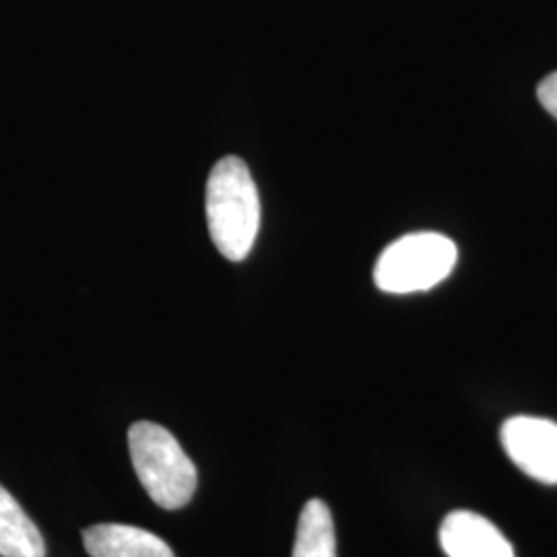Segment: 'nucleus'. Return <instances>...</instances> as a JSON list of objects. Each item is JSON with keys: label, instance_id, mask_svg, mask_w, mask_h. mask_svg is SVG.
<instances>
[{"label": "nucleus", "instance_id": "nucleus-1", "mask_svg": "<svg viewBox=\"0 0 557 557\" xmlns=\"http://www.w3.org/2000/svg\"><path fill=\"white\" fill-rule=\"evenodd\" d=\"M205 213L209 234L223 259H246L259 238L260 197L246 161L221 158L207 180Z\"/></svg>", "mask_w": 557, "mask_h": 557}, {"label": "nucleus", "instance_id": "nucleus-2", "mask_svg": "<svg viewBox=\"0 0 557 557\" xmlns=\"http://www.w3.org/2000/svg\"><path fill=\"white\" fill-rule=\"evenodd\" d=\"M128 450L140 485L163 510L184 508L197 492L199 473L178 440L151 421L128 430Z\"/></svg>", "mask_w": 557, "mask_h": 557}, {"label": "nucleus", "instance_id": "nucleus-3", "mask_svg": "<svg viewBox=\"0 0 557 557\" xmlns=\"http://www.w3.org/2000/svg\"><path fill=\"white\" fill-rule=\"evenodd\" d=\"M455 242L436 232L407 234L380 255L374 281L386 294H418L436 287L457 264Z\"/></svg>", "mask_w": 557, "mask_h": 557}, {"label": "nucleus", "instance_id": "nucleus-4", "mask_svg": "<svg viewBox=\"0 0 557 557\" xmlns=\"http://www.w3.org/2000/svg\"><path fill=\"white\" fill-rule=\"evenodd\" d=\"M502 446L518 469L545 485H557V423L518 416L502 425Z\"/></svg>", "mask_w": 557, "mask_h": 557}, {"label": "nucleus", "instance_id": "nucleus-5", "mask_svg": "<svg viewBox=\"0 0 557 557\" xmlns=\"http://www.w3.org/2000/svg\"><path fill=\"white\" fill-rule=\"evenodd\" d=\"M440 545L448 557H517L510 541L487 518L457 510L440 527Z\"/></svg>", "mask_w": 557, "mask_h": 557}, {"label": "nucleus", "instance_id": "nucleus-6", "mask_svg": "<svg viewBox=\"0 0 557 557\" xmlns=\"http://www.w3.org/2000/svg\"><path fill=\"white\" fill-rule=\"evenodd\" d=\"M91 557H176L163 539L131 524H94L83 531Z\"/></svg>", "mask_w": 557, "mask_h": 557}, {"label": "nucleus", "instance_id": "nucleus-7", "mask_svg": "<svg viewBox=\"0 0 557 557\" xmlns=\"http://www.w3.org/2000/svg\"><path fill=\"white\" fill-rule=\"evenodd\" d=\"M0 557H46L36 522L20 502L0 485Z\"/></svg>", "mask_w": 557, "mask_h": 557}, {"label": "nucleus", "instance_id": "nucleus-8", "mask_svg": "<svg viewBox=\"0 0 557 557\" xmlns=\"http://www.w3.org/2000/svg\"><path fill=\"white\" fill-rule=\"evenodd\" d=\"M294 557H337L335 522L322 499H310L301 508Z\"/></svg>", "mask_w": 557, "mask_h": 557}, {"label": "nucleus", "instance_id": "nucleus-9", "mask_svg": "<svg viewBox=\"0 0 557 557\" xmlns=\"http://www.w3.org/2000/svg\"><path fill=\"white\" fill-rule=\"evenodd\" d=\"M539 101L543 103V108L557 119V73H552L549 77L541 81L539 85Z\"/></svg>", "mask_w": 557, "mask_h": 557}]
</instances>
